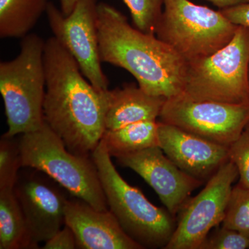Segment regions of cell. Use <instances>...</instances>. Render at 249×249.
<instances>
[{"label":"cell","instance_id":"6da1fadb","mask_svg":"<svg viewBox=\"0 0 249 249\" xmlns=\"http://www.w3.org/2000/svg\"><path fill=\"white\" fill-rule=\"evenodd\" d=\"M45 121L72 153L91 157L106 130L107 90L85 80L76 59L52 36L44 52Z\"/></svg>","mask_w":249,"mask_h":249},{"label":"cell","instance_id":"7a4b0ae2","mask_svg":"<svg viewBox=\"0 0 249 249\" xmlns=\"http://www.w3.org/2000/svg\"><path fill=\"white\" fill-rule=\"evenodd\" d=\"M96 25L101 61L127 70L152 96L168 99L182 93L187 62L169 45L132 27L106 3L98 4Z\"/></svg>","mask_w":249,"mask_h":249},{"label":"cell","instance_id":"3957f363","mask_svg":"<svg viewBox=\"0 0 249 249\" xmlns=\"http://www.w3.org/2000/svg\"><path fill=\"white\" fill-rule=\"evenodd\" d=\"M45 41L35 34L22 38L14 60L0 63V93L7 119L8 137L34 132L45 123Z\"/></svg>","mask_w":249,"mask_h":249},{"label":"cell","instance_id":"277c9868","mask_svg":"<svg viewBox=\"0 0 249 249\" xmlns=\"http://www.w3.org/2000/svg\"><path fill=\"white\" fill-rule=\"evenodd\" d=\"M109 211L121 227L142 249H164L176 228L173 214L150 202L118 173L101 139L91 156Z\"/></svg>","mask_w":249,"mask_h":249},{"label":"cell","instance_id":"5b68a950","mask_svg":"<svg viewBox=\"0 0 249 249\" xmlns=\"http://www.w3.org/2000/svg\"><path fill=\"white\" fill-rule=\"evenodd\" d=\"M19 136L22 168L42 172L73 197L98 211L109 210L91 157H82L70 152L45 121L40 129Z\"/></svg>","mask_w":249,"mask_h":249},{"label":"cell","instance_id":"8992f818","mask_svg":"<svg viewBox=\"0 0 249 249\" xmlns=\"http://www.w3.org/2000/svg\"><path fill=\"white\" fill-rule=\"evenodd\" d=\"M249 29L238 26L217 52L186 63L181 94L195 101L249 103Z\"/></svg>","mask_w":249,"mask_h":249},{"label":"cell","instance_id":"52a82bcc","mask_svg":"<svg viewBox=\"0 0 249 249\" xmlns=\"http://www.w3.org/2000/svg\"><path fill=\"white\" fill-rule=\"evenodd\" d=\"M155 34L186 62L206 58L225 47L238 26L220 11L190 0H164Z\"/></svg>","mask_w":249,"mask_h":249},{"label":"cell","instance_id":"ba28073f","mask_svg":"<svg viewBox=\"0 0 249 249\" xmlns=\"http://www.w3.org/2000/svg\"><path fill=\"white\" fill-rule=\"evenodd\" d=\"M160 119V122L230 147L249 124V103L195 101L181 93L166 99Z\"/></svg>","mask_w":249,"mask_h":249},{"label":"cell","instance_id":"9c48e42d","mask_svg":"<svg viewBox=\"0 0 249 249\" xmlns=\"http://www.w3.org/2000/svg\"><path fill=\"white\" fill-rule=\"evenodd\" d=\"M238 176L230 160L197 196L188 199L178 212L176 228L165 249H199L209 232L224 220L232 185Z\"/></svg>","mask_w":249,"mask_h":249},{"label":"cell","instance_id":"30bf717a","mask_svg":"<svg viewBox=\"0 0 249 249\" xmlns=\"http://www.w3.org/2000/svg\"><path fill=\"white\" fill-rule=\"evenodd\" d=\"M97 6V0H78L71 14L65 16L49 1L46 14L54 37L76 59L83 76L96 89L106 91L109 80L101 67Z\"/></svg>","mask_w":249,"mask_h":249},{"label":"cell","instance_id":"8fae6325","mask_svg":"<svg viewBox=\"0 0 249 249\" xmlns=\"http://www.w3.org/2000/svg\"><path fill=\"white\" fill-rule=\"evenodd\" d=\"M19 170L14 192L35 249L65 226L68 198L62 187L46 174L31 168Z\"/></svg>","mask_w":249,"mask_h":249},{"label":"cell","instance_id":"7c38bea8","mask_svg":"<svg viewBox=\"0 0 249 249\" xmlns=\"http://www.w3.org/2000/svg\"><path fill=\"white\" fill-rule=\"evenodd\" d=\"M118 163L138 174L155 190L165 208L175 217L191 193L203 184L180 169L160 146L116 158Z\"/></svg>","mask_w":249,"mask_h":249},{"label":"cell","instance_id":"4fadbf2b","mask_svg":"<svg viewBox=\"0 0 249 249\" xmlns=\"http://www.w3.org/2000/svg\"><path fill=\"white\" fill-rule=\"evenodd\" d=\"M160 147L183 172L203 183L230 160L229 147L158 122Z\"/></svg>","mask_w":249,"mask_h":249},{"label":"cell","instance_id":"5bb4252c","mask_svg":"<svg viewBox=\"0 0 249 249\" xmlns=\"http://www.w3.org/2000/svg\"><path fill=\"white\" fill-rule=\"evenodd\" d=\"M65 221L74 233L78 249H142L109 210L98 211L78 198L67 200Z\"/></svg>","mask_w":249,"mask_h":249},{"label":"cell","instance_id":"9a60e30c","mask_svg":"<svg viewBox=\"0 0 249 249\" xmlns=\"http://www.w3.org/2000/svg\"><path fill=\"white\" fill-rule=\"evenodd\" d=\"M106 129L145 121H157L167 98L152 96L139 86L125 85L107 91Z\"/></svg>","mask_w":249,"mask_h":249},{"label":"cell","instance_id":"2e32d148","mask_svg":"<svg viewBox=\"0 0 249 249\" xmlns=\"http://www.w3.org/2000/svg\"><path fill=\"white\" fill-rule=\"evenodd\" d=\"M102 140L108 153L115 158L150 147L160 146L158 122L141 121L120 128L106 129Z\"/></svg>","mask_w":249,"mask_h":249},{"label":"cell","instance_id":"e0dca14e","mask_svg":"<svg viewBox=\"0 0 249 249\" xmlns=\"http://www.w3.org/2000/svg\"><path fill=\"white\" fill-rule=\"evenodd\" d=\"M48 0H0V37L23 38L47 11Z\"/></svg>","mask_w":249,"mask_h":249},{"label":"cell","instance_id":"ac0fdd59","mask_svg":"<svg viewBox=\"0 0 249 249\" xmlns=\"http://www.w3.org/2000/svg\"><path fill=\"white\" fill-rule=\"evenodd\" d=\"M0 249H35L14 188L0 189Z\"/></svg>","mask_w":249,"mask_h":249},{"label":"cell","instance_id":"d6986e66","mask_svg":"<svg viewBox=\"0 0 249 249\" xmlns=\"http://www.w3.org/2000/svg\"><path fill=\"white\" fill-rule=\"evenodd\" d=\"M3 134L0 140V189L14 188L22 167L19 139Z\"/></svg>","mask_w":249,"mask_h":249},{"label":"cell","instance_id":"ffe728a7","mask_svg":"<svg viewBox=\"0 0 249 249\" xmlns=\"http://www.w3.org/2000/svg\"><path fill=\"white\" fill-rule=\"evenodd\" d=\"M222 224L249 237V188L239 184L232 188Z\"/></svg>","mask_w":249,"mask_h":249},{"label":"cell","instance_id":"44dd1931","mask_svg":"<svg viewBox=\"0 0 249 249\" xmlns=\"http://www.w3.org/2000/svg\"><path fill=\"white\" fill-rule=\"evenodd\" d=\"M132 16L134 26L145 34L155 35L164 0H124Z\"/></svg>","mask_w":249,"mask_h":249},{"label":"cell","instance_id":"7402d4cb","mask_svg":"<svg viewBox=\"0 0 249 249\" xmlns=\"http://www.w3.org/2000/svg\"><path fill=\"white\" fill-rule=\"evenodd\" d=\"M249 249V237L242 232L222 227L208 235L199 249Z\"/></svg>","mask_w":249,"mask_h":249},{"label":"cell","instance_id":"603a6c76","mask_svg":"<svg viewBox=\"0 0 249 249\" xmlns=\"http://www.w3.org/2000/svg\"><path fill=\"white\" fill-rule=\"evenodd\" d=\"M229 157L238 170V184L249 188V127L247 126L238 139L229 147Z\"/></svg>","mask_w":249,"mask_h":249},{"label":"cell","instance_id":"cb8c5ba5","mask_svg":"<svg viewBox=\"0 0 249 249\" xmlns=\"http://www.w3.org/2000/svg\"><path fill=\"white\" fill-rule=\"evenodd\" d=\"M44 249H78L76 237L68 226H64L57 233L45 242Z\"/></svg>","mask_w":249,"mask_h":249},{"label":"cell","instance_id":"d4e9b609","mask_svg":"<svg viewBox=\"0 0 249 249\" xmlns=\"http://www.w3.org/2000/svg\"><path fill=\"white\" fill-rule=\"evenodd\" d=\"M219 11L232 24L249 29V1Z\"/></svg>","mask_w":249,"mask_h":249},{"label":"cell","instance_id":"484cf974","mask_svg":"<svg viewBox=\"0 0 249 249\" xmlns=\"http://www.w3.org/2000/svg\"><path fill=\"white\" fill-rule=\"evenodd\" d=\"M214 6L219 8V10L227 9L244 3L249 2V0H207Z\"/></svg>","mask_w":249,"mask_h":249},{"label":"cell","instance_id":"4316f807","mask_svg":"<svg viewBox=\"0 0 249 249\" xmlns=\"http://www.w3.org/2000/svg\"><path fill=\"white\" fill-rule=\"evenodd\" d=\"M78 0H60L61 11L65 16H70L74 9Z\"/></svg>","mask_w":249,"mask_h":249},{"label":"cell","instance_id":"83f0119b","mask_svg":"<svg viewBox=\"0 0 249 249\" xmlns=\"http://www.w3.org/2000/svg\"></svg>","mask_w":249,"mask_h":249},{"label":"cell","instance_id":"f1b7e54d","mask_svg":"<svg viewBox=\"0 0 249 249\" xmlns=\"http://www.w3.org/2000/svg\"><path fill=\"white\" fill-rule=\"evenodd\" d=\"M247 126H249V124H247Z\"/></svg>","mask_w":249,"mask_h":249}]
</instances>
